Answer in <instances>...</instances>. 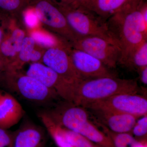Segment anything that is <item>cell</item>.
<instances>
[{
	"mask_svg": "<svg viewBox=\"0 0 147 147\" xmlns=\"http://www.w3.org/2000/svg\"><path fill=\"white\" fill-rule=\"evenodd\" d=\"M36 46L32 38L30 36L25 37L16 60L9 64L4 71H20L22 67L27 63L42 61L44 52L40 49H36Z\"/></svg>",
	"mask_w": 147,
	"mask_h": 147,
	"instance_id": "obj_15",
	"label": "cell"
},
{
	"mask_svg": "<svg viewBox=\"0 0 147 147\" xmlns=\"http://www.w3.org/2000/svg\"><path fill=\"white\" fill-rule=\"evenodd\" d=\"M147 139L138 140L137 143L134 144L131 147H147Z\"/></svg>",
	"mask_w": 147,
	"mask_h": 147,
	"instance_id": "obj_29",
	"label": "cell"
},
{
	"mask_svg": "<svg viewBox=\"0 0 147 147\" xmlns=\"http://www.w3.org/2000/svg\"><path fill=\"white\" fill-rule=\"evenodd\" d=\"M57 35L54 36L49 33L40 30H35L30 33V36L33 38L36 44L47 49L60 47L68 49L70 45L66 40Z\"/></svg>",
	"mask_w": 147,
	"mask_h": 147,
	"instance_id": "obj_19",
	"label": "cell"
},
{
	"mask_svg": "<svg viewBox=\"0 0 147 147\" xmlns=\"http://www.w3.org/2000/svg\"><path fill=\"white\" fill-rule=\"evenodd\" d=\"M91 1V0H88V7L89 5L90 2Z\"/></svg>",
	"mask_w": 147,
	"mask_h": 147,
	"instance_id": "obj_31",
	"label": "cell"
},
{
	"mask_svg": "<svg viewBox=\"0 0 147 147\" xmlns=\"http://www.w3.org/2000/svg\"><path fill=\"white\" fill-rule=\"evenodd\" d=\"M29 7L34 9L40 22L71 45L79 36L69 26L63 13L52 0H28Z\"/></svg>",
	"mask_w": 147,
	"mask_h": 147,
	"instance_id": "obj_6",
	"label": "cell"
},
{
	"mask_svg": "<svg viewBox=\"0 0 147 147\" xmlns=\"http://www.w3.org/2000/svg\"><path fill=\"white\" fill-rule=\"evenodd\" d=\"M52 1H54V0H52ZM62 1H63V0H62Z\"/></svg>",
	"mask_w": 147,
	"mask_h": 147,
	"instance_id": "obj_32",
	"label": "cell"
},
{
	"mask_svg": "<svg viewBox=\"0 0 147 147\" xmlns=\"http://www.w3.org/2000/svg\"><path fill=\"white\" fill-rule=\"evenodd\" d=\"M129 1L130 0H91L88 9L94 11L106 22L107 18L128 5Z\"/></svg>",
	"mask_w": 147,
	"mask_h": 147,
	"instance_id": "obj_17",
	"label": "cell"
},
{
	"mask_svg": "<svg viewBox=\"0 0 147 147\" xmlns=\"http://www.w3.org/2000/svg\"><path fill=\"white\" fill-rule=\"evenodd\" d=\"M12 132L0 127V147H10Z\"/></svg>",
	"mask_w": 147,
	"mask_h": 147,
	"instance_id": "obj_26",
	"label": "cell"
},
{
	"mask_svg": "<svg viewBox=\"0 0 147 147\" xmlns=\"http://www.w3.org/2000/svg\"><path fill=\"white\" fill-rule=\"evenodd\" d=\"M46 135L44 129L30 122L22 124L12 132L10 147H44Z\"/></svg>",
	"mask_w": 147,
	"mask_h": 147,
	"instance_id": "obj_12",
	"label": "cell"
},
{
	"mask_svg": "<svg viewBox=\"0 0 147 147\" xmlns=\"http://www.w3.org/2000/svg\"><path fill=\"white\" fill-rule=\"evenodd\" d=\"M98 119V121L111 131L118 133H131L139 118L137 116L125 113L92 110Z\"/></svg>",
	"mask_w": 147,
	"mask_h": 147,
	"instance_id": "obj_14",
	"label": "cell"
},
{
	"mask_svg": "<svg viewBox=\"0 0 147 147\" xmlns=\"http://www.w3.org/2000/svg\"><path fill=\"white\" fill-rule=\"evenodd\" d=\"M28 7V0H0V15L9 20L18 18Z\"/></svg>",
	"mask_w": 147,
	"mask_h": 147,
	"instance_id": "obj_20",
	"label": "cell"
},
{
	"mask_svg": "<svg viewBox=\"0 0 147 147\" xmlns=\"http://www.w3.org/2000/svg\"><path fill=\"white\" fill-rule=\"evenodd\" d=\"M22 105L13 96L0 90V127L8 129L18 123L25 115Z\"/></svg>",
	"mask_w": 147,
	"mask_h": 147,
	"instance_id": "obj_13",
	"label": "cell"
},
{
	"mask_svg": "<svg viewBox=\"0 0 147 147\" xmlns=\"http://www.w3.org/2000/svg\"><path fill=\"white\" fill-rule=\"evenodd\" d=\"M0 82L9 90L32 102L47 104L58 97L39 81L20 71H3L0 74Z\"/></svg>",
	"mask_w": 147,
	"mask_h": 147,
	"instance_id": "obj_4",
	"label": "cell"
},
{
	"mask_svg": "<svg viewBox=\"0 0 147 147\" xmlns=\"http://www.w3.org/2000/svg\"><path fill=\"white\" fill-rule=\"evenodd\" d=\"M24 22L27 27L30 28H36L39 24V19L34 9L32 7H28L23 13Z\"/></svg>",
	"mask_w": 147,
	"mask_h": 147,
	"instance_id": "obj_25",
	"label": "cell"
},
{
	"mask_svg": "<svg viewBox=\"0 0 147 147\" xmlns=\"http://www.w3.org/2000/svg\"><path fill=\"white\" fill-rule=\"evenodd\" d=\"M26 74L39 81L65 101L74 102V84L67 81L47 66L40 62L33 63Z\"/></svg>",
	"mask_w": 147,
	"mask_h": 147,
	"instance_id": "obj_9",
	"label": "cell"
},
{
	"mask_svg": "<svg viewBox=\"0 0 147 147\" xmlns=\"http://www.w3.org/2000/svg\"><path fill=\"white\" fill-rule=\"evenodd\" d=\"M75 86L74 104L83 107L115 95L137 93L139 91L135 79H119L117 76L82 79L75 84Z\"/></svg>",
	"mask_w": 147,
	"mask_h": 147,
	"instance_id": "obj_2",
	"label": "cell"
},
{
	"mask_svg": "<svg viewBox=\"0 0 147 147\" xmlns=\"http://www.w3.org/2000/svg\"><path fill=\"white\" fill-rule=\"evenodd\" d=\"M38 117L57 146L74 147L67 141L63 127L54 121L45 111L39 112Z\"/></svg>",
	"mask_w": 147,
	"mask_h": 147,
	"instance_id": "obj_18",
	"label": "cell"
},
{
	"mask_svg": "<svg viewBox=\"0 0 147 147\" xmlns=\"http://www.w3.org/2000/svg\"><path fill=\"white\" fill-rule=\"evenodd\" d=\"M96 125L110 138L115 147H131L138 141L131 133H118L111 131L99 121H96Z\"/></svg>",
	"mask_w": 147,
	"mask_h": 147,
	"instance_id": "obj_21",
	"label": "cell"
},
{
	"mask_svg": "<svg viewBox=\"0 0 147 147\" xmlns=\"http://www.w3.org/2000/svg\"><path fill=\"white\" fill-rule=\"evenodd\" d=\"M134 5H129L106 21L110 34L121 51L119 63L125 67L135 50L147 40L135 24L132 13Z\"/></svg>",
	"mask_w": 147,
	"mask_h": 147,
	"instance_id": "obj_3",
	"label": "cell"
},
{
	"mask_svg": "<svg viewBox=\"0 0 147 147\" xmlns=\"http://www.w3.org/2000/svg\"><path fill=\"white\" fill-rule=\"evenodd\" d=\"M63 128L67 141L74 147H100L82 135Z\"/></svg>",
	"mask_w": 147,
	"mask_h": 147,
	"instance_id": "obj_23",
	"label": "cell"
},
{
	"mask_svg": "<svg viewBox=\"0 0 147 147\" xmlns=\"http://www.w3.org/2000/svg\"><path fill=\"white\" fill-rule=\"evenodd\" d=\"M25 37V32L18 28L13 30L10 34L5 35L0 45V57L6 67L16 60Z\"/></svg>",
	"mask_w": 147,
	"mask_h": 147,
	"instance_id": "obj_16",
	"label": "cell"
},
{
	"mask_svg": "<svg viewBox=\"0 0 147 147\" xmlns=\"http://www.w3.org/2000/svg\"><path fill=\"white\" fill-rule=\"evenodd\" d=\"M67 50L60 47L47 49L43 54L42 62L67 81L75 84L82 79L74 68Z\"/></svg>",
	"mask_w": 147,
	"mask_h": 147,
	"instance_id": "obj_11",
	"label": "cell"
},
{
	"mask_svg": "<svg viewBox=\"0 0 147 147\" xmlns=\"http://www.w3.org/2000/svg\"><path fill=\"white\" fill-rule=\"evenodd\" d=\"M6 67V64L5 63L0 57V73L5 70Z\"/></svg>",
	"mask_w": 147,
	"mask_h": 147,
	"instance_id": "obj_30",
	"label": "cell"
},
{
	"mask_svg": "<svg viewBox=\"0 0 147 147\" xmlns=\"http://www.w3.org/2000/svg\"><path fill=\"white\" fill-rule=\"evenodd\" d=\"M54 2L63 13L71 30L78 36L100 37L117 45L110 34L106 22L76 9L70 3Z\"/></svg>",
	"mask_w": 147,
	"mask_h": 147,
	"instance_id": "obj_5",
	"label": "cell"
},
{
	"mask_svg": "<svg viewBox=\"0 0 147 147\" xmlns=\"http://www.w3.org/2000/svg\"><path fill=\"white\" fill-rule=\"evenodd\" d=\"M139 73V78L141 82L145 85H147V66L140 69L137 71Z\"/></svg>",
	"mask_w": 147,
	"mask_h": 147,
	"instance_id": "obj_28",
	"label": "cell"
},
{
	"mask_svg": "<svg viewBox=\"0 0 147 147\" xmlns=\"http://www.w3.org/2000/svg\"><path fill=\"white\" fill-rule=\"evenodd\" d=\"M67 51L74 68L82 79L117 76L111 69L90 54L71 47Z\"/></svg>",
	"mask_w": 147,
	"mask_h": 147,
	"instance_id": "obj_10",
	"label": "cell"
},
{
	"mask_svg": "<svg viewBox=\"0 0 147 147\" xmlns=\"http://www.w3.org/2000/svg\"><path fill=\"white\" fill-rule=\"evenodd\" d=\"M131 133L137 140L147 139V115L141 117L137 120Z\"/></svg>",
	"mask_w": 147,
	"mask_h": 147,
	"instance_id": "obj_24",
	"label": "cell"
},
{
	"mask_svg": "<svg viewBox=\"0 0 147 147\" xmlns=\"http://www.w3.org/2000/svg\"><path fill=\"white\" fill-rule=\"evenodd\" d=\"M84 108L125 113L141 117L147 115V99L137 93L120 94L90 103Z\"/></svg>",
	"mask_w": 147,
	"mask_h": 147,
	"instance_id": "obj_7",
	"label": "cell"
},
{
	"mask_svg": "<svg viewBox=\"0 0 147 147\" xmlns=\"http://www.w3.org/2000/svg\"><path fill=\"white\" fill-rule=\"evenodd\" d=\"M9 20L7 18L0 15V45L5 36V30L7 26Z\"/></svg>",
	"mask_w": 147,
	"mask_h": 147,
	"instance_id": "obj_27",
	"label": "cell"
},
{
	"mask_svg": "<svg viewBox=\"0 0 147 147\" xmlns=\"http://www.w3.org/2000/svg\"><path fill=\"white\" fill-rule=\"evenodd\" d=\"M46 113L56 123L78 133L100 147H115L110 138L89 119L85 108L65 101Z\"/></svg>",
	"mask_w": 147,
	"mask_h": 147,
	"instance_id": "obj_1",
	"label": "cell"
},
{
	"mask_svg": "<svg viewBox=\"0 0 147 147\" xmlns=\"http://www.w3.org/2000/svg\"><path fill=\"white\" fill-rule=\"evenodd\" d=\"M147 66V40L142 43L131 55L125 67L134 70H139Z\"/></svg>",
	"mask_w": 147,
	"mask_h": 147,
	"instance_id": "obj_22",
	"label": "cell"
},
{
	"mask_svg": "<svg viewBox=\"0 0 147 147\" xmlns=\"http://www.w3.org/2000/svg\"><path fill=\"white\" fill-rule=\"evenodd\" d=\"M70 46L90 54L111 69L116 68L121 55L117 44L97 36H79Z\"/></svg>",
	"mask_w": 147,
	"mask_h": 147,
	"instance_id": "obj_8",
	"label": "cell"
}]
</instances>
